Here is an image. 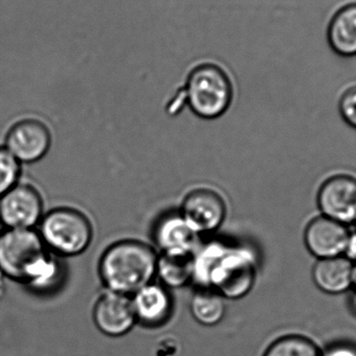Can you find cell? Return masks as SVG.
Returning <instances> with one entry per match:
<instances>
[{
  "label": "cell",
  "instance_id": "cell-10",
  "mask_svg": "<svg viewBox=\"0 0 356 356\" xmlns=\"http://www.w3.org/2000/svg\"><path fill=\"white\" fill-rule=\"evenodd\" d=\"M351 232L348 226L320 216L307 224L305 244L318 259L344 255Z\"/></svg>",
  "mask_w": 356,
  "mask_h": 356
},
{
  "label": "cell",
  "instance_id": "cell-4",
  "mask_svg": "<svg viewBox=\"0 0 356 356\" xmlns=\"http://www.w3.org/2000/svg\"><path fill=\"white\" fill-rule=\"evenodd\" d=\"M232 95L229 76L218 65H199L186 79L184 98L192 112L200 118H219L229 108Z\"/></svg>",
  "mask_w": 356,
  "mask_h": 356
},
{
  "label": "cell",
  "instance_id": "cell-1",
  "mask_svg": "<svg viewBox=\"0 0 356 356\" xmlns=\"http://www.w3.org/2000/svg\"><path fill=\"white\" fill-rule=\"evenodd\" d=\"M0 271L15 282L44 291L56 282L60 270L39 232L6 229L0 236Z\"/></svg>",
  "mask_w": 356,
  "mask_h": 356
},
{
  "label": "cell",
  "instance_id": "cell-11",
  "mask_svg": "<svg viewBox=\"0 0 356 356\" xmlns=\"http://www.w3.org/2000/svg\"><path fill=\"white\" fill-rule=\"evenodd\" d=\"M93 320L102 334L112 338L129 334L137 323L131 299L113 292L98 299L94 305Z\"/></svg>",
  "mask_w": 356,
  "mask_h": 356
},
{
  "label": "cell",
  "instance_id": "cell-23",
  "mask_svg": "<svg viewBox=\"0 0 356 356\" xmlns=\"http://www.w3.org/2000/svg\"><path fill=\"white\" fill-rule=\"evenodd\" d=\"M353 289L355 290V295L356 296V263H355V269H353Z\"/></svg>",
  "mask_w": 356,
  "mask_h": 356
},
{
  "label": "cell",
  "instance_id": "cell-8",
  "mask_svg": "<svg viewBox=\"0 0 356 356\" xmlns=\"http://www.w3.org/2000/svg\"><path fill=\"white\" fill-rule=\"evenodd\" d=\"M318 207L324 217L348 226L356 223V179L349 175L328 178L320 186Z\"/></svg>",
  "mask_w": 356,
  "mask_h": 356
},
{
  "label": "cell",
  "instance_id": "cell-21",
  "mask_svg": "<svg viewBox=\"0 0 356 356\" xmlns=\"http://www.w3.org/2000/svg\"><path fill=\"white\" fill-rule=\"evenodd\" d=\"M321 356H356V345L350 342H337L321 351Z\"/></svg>",
  "mask_w": 356,
  "mask_h": 356
},
{
  "label": "cell",
  "instance_id": "cell-7",
  "mask_svg": "<svg viewBox=\"0 0 356 356\" xmlns=\"http://www.w3.org/2000/svg\"><path fill=\"white\" fill-rule=\"evenodd\" d=\"M180 215L197 234L215 232L226 217L225 201L211 188L191 191L182 201Z\"/></svg>",
  "mask_w": 356,
  "mask_h": 356
},
{
  "label": "cell",
  "instance_id": "cell-22",
  "mask_svg": "<svg viewBox=\"0 0 356 356\" xmlns=\"http://www.w3.org/2000/svg\"><path fill=\"white\" fill-rule=\"evenodd\" d=\"M344 257L349 261L356 263V232H351L349 236L348 243H347L346 249H345Z\"/></svg>",
  "mask_w": 356,
  "mask_h": 356
},
{
  "label": "cell",
  "instance_id": "cell-17",
  "mask_svg": "<svg viewBox=\"0 0 356 356\" xmlns=\"http://www.w3.org/2000/svg\"><path fill=\"white\" fill-rule=\"evenodd\" d=\"M193 318L203 326H215L223 320L226 307L224 298L211 289L202 288L193 295L190 303Z\"/></svg>",
  "mask_w": 356,
  "mask_h": 356
},
{
  "label": "cell",
  "instance_id": "cell-5",
  "mask_svg": "<svg viewBox=\"0 0 356 356\" xmlns=\"http://www.w3.org/2000/svg\"><path fill=\"white\" fill-rule=\"evenodd\" d=\"M40 236L46 248L63 257H74L87 250L93 238L89 218L72 207H58L40 221Z\"/></svg>",
  "mask_w": 356,
  "mask_h": 356
},
{
  "label": "cell",
  "instance_id": "cell-15",
  "mask_svg": "<svg viewBox=\"0 0 356 356\" xmlns=\"http://www.w3.org/2000/svg\"><path fill=\"white\" fill-rule=\"evenodd\" d=\"M330 45L342 56H356V6L338 13L328 31Z\"/></svg>",
  "mask_w": 356,
  "mask_h": 356
},
{
  "label": "cell",
  "instance_id": "cell-20",
  "mask_svg": "<svg viewBox=\"0 0 356 356\" xmlns=\"http://www.w3.org/2000/svg\"><path fill=\"white\" fill-rule=\"evenodd\" d=\"M339 111L343 120L356 129V86L349 88L340 96Z\"/></svg>",
  "mask_w": 356,
  "mask_h": 356
},
{
  "label": "cell",
  "instance_id": "cell-13",
  "mask_svg": "<svg viewBox=\"0 0 356 356\" xmlns=\"http://www.w3.org/2000/svg\"><path fill=\"white\" fill-rule=\"evenodd\" d=\"M198 236L179 211L163 216L154 230V241L163 254H193Z\"/></svg>",
  "mask_w": 356,
  "mask_h": 356
},
{
  "label": "cell",
  "instance_id": "cell-16",
  "mask_svg": "<svg viewBox=\"0 0 356 356\" xmlns=\"http://www.w3.org/2000/svg\"><path fill=\"white\" fill-rule=\"evenodd\" d=\"M156 276L167 288L179 289L194 280V255H159Z\"/></svg>",
  "mask_w": 356,
  "mask_h": 356
},
{
  "label": "cell",
  "instance_id": "cell-2",
  "mask_svg": "<svg viewBox=\"0 0 356 356\" xmlns=\"http://www.w3.org/2000/svg\"><path fill=\"white\" fill-rule=\"evenodd\" d=\"M194 280L223 298H242L252 289L255 263L243 249L211 244L194 257Z\"/></svg>",
  "mask_w": 356,
  "mask_h": 356
},
{
  "label": "cell",
  "instance_id": "cell-24",
  "mask_svg": "<svg viewBox=\"0 0 356 356\" xmlns=\"http://www.w3.org/2000/svg\"><path fill=\"white\" fill-rule=\"evenodd\" d=\"M2 227H3V225H2L1 222H0V236H1L2 232H4V230H2Z\"/></svg>",
  "mask_w": 356,
  "mask_h": 356
},
{
  "label": "cell",
  "instance_id": "cell-6",
  "mask_svg": "<svg viewBox=\"0 0 356 356\" xmlns=\"http://www.w3.org/2000/svg\"><path fill=\"white\" fill-rule=\"evenodd\" d=\"M43 218V200L33 186L17 184L0 197V222L8 229H33Z\"/></svg>",
  "mask_w": 356,
  "mask_h": 356
},
{
  "label": "cell",
  "instance_id": "cell-14",
  "mask_svg": "<svg viewBox=\"0 0 356 356\" xmlns=\"http://www.w3.org/2000/svg\"><path fill=\"white\" fill-rule=\"evenodd\" d=\"M355 263L344 255L318 259L313 268L314 282L322 292L339 295L353 288Z\"/></svg>",
  "mask_w": 356,
  "mask_h": 356
},
{
  "label": "cell",
  "instance_id": "cell-12",
  "mask_svg": "<svg viewBox=\"0 0 356 356\" xmlns=\"http://www.w3.org/2000/svg\"><path fill=\"white\" fill-rule=\"evenodd\" d=\"M136 320L145 327L164 325L173 312V300L168 290L158 284H148L134 294L131 299Z\"/></svg>",
  "mask_w": 356,
  "mask_h": 356
},
{
  "label": "cell",
  "instance_id": "cell-19",
  "mask_svg": "<svg viewBox=\"0 0 356 356\" xmlns=\"http://www.w3.org/2000/svg\"><path fill=\"white\" fill-rule=\"evenodd\" d=\"M20 177V163L6 147H0V197L16 186Z\"/></svg>",
  "mask_w": 356,
  "mask_h": 356
},
{
  "label": "cell",
  "instance_id": "cell-25",
  "mask_svg": "<svg viewBox=\"0 0 356 356\" xmlns=\"http://www.w3.org/2000/svg\"><path fill=\"white\" fill-rule=\"evenodd\" d=\"M355 225H356V223H355Z\"/></svg>",
  "mask_w": 356,
  "mask_h": 356
},
{
  "label": "cell",
  "instance_id": "cell-9",
  "mask_svg": "<svg viewBox=\"0 0 356 356\" xmlns=\"http://www.w3.org/2000/svg\"><path fill=\"white\" fill-rule=\"evenodd\" d=\"M51 145V135L43 122L26 119L8 131L6 148L19 163H35L46 156Z\"/></svg>",
  "mask_w": 356,
  "mask_h": 356
},
{
  "label": "cell",
  "instance_id": "cell-3",
  "mask_svg": "<svg viewBox=\"0 0 356 356\" xmlns=\"http://www.w3.org/2000/svg\"><path fill=\"white\" fill-rule=\"evenodd\" d=\"M159 255L149 245L122 240L108 246L100 257L98 272L110 292L134 295L156 276Z\"/></svg>",
  "mask_w": 356,
  "mask_h": 356
},
{
  "label": "cell",
  "instance_id": "cell-18",
  "mask_svg": "<svg viewBox=\"0 0 356 356\" xmlns=\"http://www.w3.org/2000/svg\"><path fill=\"white\" fill-rule=\"evenodd\" d=\"M321 351L309 338L289 334L274 341L263 356H321Z\"/></svg>",
  "mask_w": 356,
  "mask_h": 356
}]
</instances>
